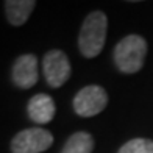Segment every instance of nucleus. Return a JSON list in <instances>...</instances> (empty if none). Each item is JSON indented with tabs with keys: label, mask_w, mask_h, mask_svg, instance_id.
<instances>
[{
	"label": "nucleus",
	"mask_w": 153,
	"mask_h": 153,
	"mask_svg": "<svg viewBox=\"0 0 153 153\" xmlns=\"http://www.w3.org/2000/svg\"><path fill=\"white\" fill-rule=\"evenodd\" d=\"M3 6L8 22L14 27H20L28 20L36 6V2L34 0H6Z\"/></svg>",
	"instance_id": "obj_8"
},
{
	"label": "nucleus",
	"mask_w": 153,
	"mask_h": 153,
	"mask_svg": "<svg viewBox=\"0 0 153 153\" xmlns=\"http://www.w3.org/2000/svg\"><path fill=\"white\" fill-rule=\"evenodd\" d=\"M39 69H38V56L33 53H25L14 61L11 69V80L14 86L20 89H30L38 83Z\"/></svg>",
	"instance_id": "obj_6"
},
{
	"label": "nucleus",
	"mask_w": 153,
	"mask_h": 153,
	"mask_svg": "<svg viewBox=\"0 0 153 153\" xmlns=\"http://www.w3.org/2000/svg\"><path fill=\"white\" fill-rule=\"evenodd\" d=\"M117 153H153V141L144 137L131 139L125 142Z\"/></svg>",
	"instance_id": "obj_10"
},
{
	"label": "nucleus",
	"mask_w": 153,
	"mask_h": 153,
	"mask_svg": "<svg viewBox=\"0 0 153 153\" xmlns=\"http://www.w3.org/2000/svg\"><path fill=\"white\" fill-rule=\"evenodd\" d=\"M108 31V17L103 11H92L85 17L78 34V50L85 58L92 59L103 50Z\"/></svg>",
	"instance_id": "obj_1"
},
{
	"label": "nucleus",
	"mask_w": 153,
	"mask_h": 153,
	"mask_svg": "<svg viewBox=\"0 0 153 153\" xmlns=\"http://www.w3.org/2000/svg\"><path fill=\"white\" fill-rule=\"evenodd\" d=\"M53 134L41 127L25 128L11 139V153H41L52 147Z\"/></svg>",
	"instance_id": "obj_3"
},
{
	"label": "nucleus",
	"mask_w": 153,
	"mask_h": 153,
	"mask_svg": "<svg viewBox=\"0 0 153 153\" xmlns=\"http://www.w3.org/2000/svg\"><path fill=\"white\" fill-rule=\"evenodd\" d=\"M108 105V94L99 85H89L80 89L74 97V111L80 117H94Z\"/></svg>",
	"instance_id": "obj_4"
},
{
	"label": "nucleus",
	"mask_w": 153,
	"mask_h": 153,
	"mask_svg": "<svg viewBox=\"0 0 153 153\" xmlns=\"http://www.w3.org/2000/svg\"><path fill=\"white\" fill-rule=\"evenodd\" d=\"M27 113H28V117L34 123L42 125V123H48L55 117L56 106H55V102L48 94L39 92L28 100Z\"/></svg>",
	"instance_id": "obj_7"
},
{
	"label": "nucleus",
	"mask_w": 153,
	"mask_h": 153,
	"mask_svg": "<svg viewBox=\"0 0 153 153\" xmlns=\"http://www.w3.org/2000/svg\"><path fill=\"white\" fill-rule=\"evenodd\" d=\"M42 74L50 88H61L71 78L72 74L71 61L67 55L58 48L48 50L42 59Z\"/></svg>",
	"instance_id": "obj_5"
},
{
	"label": "nucleus",
	"mask_w": 153,
	"mask_h": 153,
	"mask_svg": "<svg viewBox=\"0 0 153 153\" xmlns=\"http://www.w3.org/2000/svg\"><path fill=\"white\" fill-rule=\"evenodd\" d=\"M94 137L88 131H76L67 137L61 153H92Z\"/></svg>",
	"instance_id": "obj_9"
},
{
	"label": "nucleus",
	"mask_w": 153,
	"mask_h": 153,
	"mask_svg": "<svg viewBox=\"0 0 153 153\" xmlns=\"http://www.w3.org/2000/svg\"><path fill=\"white\" fill-rule=\"evenodd\" d=\"M147 56V41L139 34H128L114 47V64L122 74H136Z\"/></svg>",
	"instance_id": "obj_2"
}]
</instances>
